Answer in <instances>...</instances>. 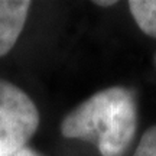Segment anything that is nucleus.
<instances>
[{
  "instance_id": "nucleus-4",
  "label": "nucleus",
  "mask_w": 156,
  "mask_h": 156,
  "mask_svg": "<svg viewBox=\"0 0 156 156\" xmlns=\"http://www.w3.org/2000/svg\"><path fill=\"white\" fill-rule=\"evenodd\" d=\"M129 10L140 30L156 38V0H132Z\"/></svg>"
},
{
  "instance_id": "nucleus-1",
  "label": "nucleus",
  "mask_w": 156,
  "mask_h": 156,
  "mask_svg": "<svg viewBox=\"0 0 156 156\" xmlns=\"http://www.w3.org/2000/svg\"><path fill=\"white\" fill-rule=\"evenodd\" d=\"M137 130L134 95L124 87L104 88L83 101L62 119L67 139L95 142L101 156H122Z\"/></svg>"
},
{
  "instance_id": "nucleus-7",
  "label": "nucleus",
  "mask_w": 156,
  "mask_h": 156,
  "mask_svg": "<svg viewBox=\"0 0 156 156\" xmlns=\"http://www.w3.org/2000/svg\"><path fill=\"white\" fill-rule=\"evenodd\" d=\"M95 5H98V6H112V5H116V2H95Z\"/></svg>"
},
{
  "instance_id": "nucleus-2",
  "label": "nucleus",
  "mask_w": 156,
  "mask_h": 156,
  "mask_svg": "<svg viewBox=\"0 0 156 156\" xmlns=\"http://www.w3.org/2000/svg\"><path fill=\"white\" fill-rule=\"evenodd\" d=\"M39 112L22 88L0 78V156H10L32 139Z\"/></svg>"
},
{
  "instance_id": "nucleus-6",
  "label": "nucleus",
  "mask_w": 156,
  "mask_h": 156,
  "mask_svg": "<svg viewBox=\"0 0 156 156\" xmlns=\"http://www.w3.org/2000/svg\"><path fill=\"white\" fill-rule=\"evenodd\" d=\"M10 156H42V155H39L38 152H35L34 149H30L29 146H25V147H22L20 151L15 152V153Z\"/></svg>"
},
{
  "instance_id": "nucleus-5",
  "label": "nucleus",
  "mask_w": 156,
  "mask_h": 156,
  "mask_svg": "<svg viewBox=\"0 0 156 156\" xmlns=\"http://www.w3.org/2000/svg\"><path fill=\"white\" fill-rule=\"evenodd\" d=\"M133 156H156V126L149 127L143 133Z\"/></svg>"
},
{
  "instance_id": "nucleus-3",
  "label": "nucleus",
  "mask_w": 156,
  "mask_h": 156,
  "mask_svg": "<svg viewBox=\"0 0 156 156\" xmlns=\"http://www.w3.org/2000/svg\"><path fill=\"white\" fill-rule=\"evenodd\" d=\"M30 6L28 0H0V56L13 49L25 28Z\"/></svg>"
}]
</instances>
